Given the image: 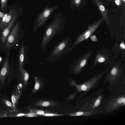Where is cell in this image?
Instances as JSON below:
<instances>
[{
    "mask_svg": "<svg viewBox=\"0 0 125 125\" xmlns=\"http://www.w3.org/2000/svg\"><path fill=\"white\" fill-rule=\"evenodd\" d=\"M65 25V21L62 14L59 12L54 13L52 21L46 28L41 41V47L43 52L52 38L56 34L62 33Z\"/></svg>",
    "mask_w": 125,
    "mask_h": 125,
    "instance_id": "obj_1",
    "label": "cell"
},
{
    "mask_svg": "<svg viewBox=\"0 0 125 125\" xmlns=\"http://www.w3.org/2000/svg\"><path fill=\"white\" fill-rule=\"evenodd\" d=\"M72 45L70 38L67 36L55 46L47 58L49 62H53L57 60L63 55L68 54L70 52Z\"/></svg>",
    "mask_w": 125,
    "mask_h": 125,
    "instance_id": "obj_2",
    "label": "cell"
},
{
    "mask_svg": "<svg viewBox=\"0 0 125 125\" xmlns=\"http://www.w3.org/2000/svg\"><path fill=\"white\" fill-rule=\"evenodd\" d=\"M49 2L42 11L40 13L35 19L34 23L33 34L39 28L43 26L51 16L58 8L56 5L50 6Z\"/></svg>",
    "mask_w": 125,
    "mask_h": 125,
    "instance_id": "obj_3",
    "label": "cell"
},
{
    "mask_svg": "<svg viewBox=\"0 0 125 125\" xmlns=\"http://www.w3.org/2000/svg\"><path fill=\"white\" fill-rule=\"evenodd\" d=\"M104 20L103 18L99 19L89 25L87 29L82 33L78 34L74 43L70 48L69 52L81 42L87 40L90 35L97 30Z\"/></svg>",
    "mask_w": 125,
    "mask_h": 125,
    "instance_id": "obj_4",
    "label": "cell"
},
{
    "mask_svg": "<svg viewBox=\"0 0 125 125\" xmlns=\"http://www.w3.org/2000/svg\"><path fill=\"white\" fill-rule=\"evenodd\" d=\"M113 58L112 53L107 50L101 49L97 51L92 67L101 64L111 63Z\"/></svg>",
    "mask_w": 125,
    "mask_h": 125,
    "instance_id": "obj_5",
    "label": "cell"
},
{
    "mask_svg": "<svg viewBox=\"0 0 125 125\" xmlns=\"http://www.w3.org/2000/svg\"><path fill=\"white\" fill-rule=\"evenodd\" d=\"M92 53L91 50L87 52L75 60L71 67L73 71L75 73L79 72L86 65Z\"/></svg>",
    "mask_w": 125,
    "mask_h": 125,
    "instance_id": "obj_6",
    "label": "cell"
},
{
    "mask_svg": "<svg viewBox=\"0 0 125 125\" xmlns=\"http://www.w3.org/2000/svg\"><path fill=\"white\" fill-rule=\"evenodd\" d=\"M19 25L17 23L10 33L5 42L6 48H10L17 42L19 37Z\"/></svg>",
    "mask_w": 125,
    "mask_h": 125,
    "instance_id": "obj_7",
    "label": "cell"
},
{
    "mask_svg": "<svg viewBox=\"0 0 125 125\" xmlns=\"http://www.w3.org/2000/svg\"><path fill=\"white\" fill-rule=\"evenodd\" d=\"M18 14V13L16 12L14 16L2 31L0 34V39L3 43H5L10 31L17 17Z\"/></svg>",
    "mask_w": 125,
    "mask_h": 125,
    "instance_id": "obj_8",
    "label": "cell"
},
{
    "mask_svg": "<svg viewBox=\"0 0 125 125\" xmlns=\"http://www.w3.org/2000/svg\"><path fill=\"white\" fill-rule=\"evenodd\" d=\"M96 5L103 18L107 24L109 23L108 11L103 4L100 0H94Z\"/></svg>",
    "mask_w": 125,
    "mask_h": 125,
    "instance_id": "obj_9",
    "label": "cell"
},
{
    "mask_svg": "<svg viewBox=\"0 0 125 125\" xmlns=\"http://www.w3.org/2000/svg\"><path fill=\"white\" fill-rule=\"evenodd\" d=\"M9 70V60L7 58L4 62L0 72V80L1 84L3 83L5 78L8 75Z\"/></svg>",
    "mask_w": 125,
    "mask_h": 125,
    "instance_id": "obj_10",
    "label": "cell"
},
{
    "mask_svg": "<svg viewBox=\"0 0 125 125\" xmlns=\"http://www.w3.org/2000/svg\"><path fill=\"white\" fill-rule=\"evenodd\" d=\"M25 56V46L24 42L22 43L20 50L19 61V70L23 68V65L24 62Z\"/></svg>",
    "mask_w": 125,
    "mask_h": 125,
    "instance_id": "obj_11",
    "label": "cell"
},
{
    "mask_svg": "<svg viewBox=\"0 0 125 125\" xmlns=\"http://www.w3.org/2000/svg\"><path fill=\"white\" fill-rule=\"evenodd\" d=\"M20 75L24 83L26 84L29 77L28 73L23 68L19 70Z\"/></svg>",
    "mask_w": 125,
    "mask_h": 125,
    "instance_id": "obj_12",
    "label": "cell"
},
{
    "mask_svg": "<svg viewBox=\"0 0 125 125\" xmlns=\"http://www.w3.org/2000/svg\"><path fill=\"white\" fill-rule=\"evenodd\" d=\"M16 12V10L15 9H13L10 11L6 20L4 24L5 27L14 16Z\"/></svg>",
    "mask_w": 125,
    "mask_h": 125,
    "instance_id": "obj_13",
    "label": "cell"
},
{
    "mask_svg": "<svg viewBox=\"0 0 125 125\" xmlns=\"http://www.w3.org/2000/svg\"><path fill=\"white\" fill-rule=\"evenodd\" d=\"M93 82H91L82 85H77L76 86L77 88L79 91H86L91 86Z\"/></svg>",
    "mask_w": 125,
    "mask_h": 125,
    "instance_id": "obj_14",
    "label": "cell"
},
{
    "mask_svg": "<svg viewBox=\"0 0 125 125\" xmlns=\"http://www.w3.org/2000/svg\"><path fill=\"white\" fill-rule=\"evenodd\" d=\"M81 0H70V3L71 9L73 10L74 7H78L80 5Z\"/></svg>",
    "mask_w": 125,
    "mask_h": 125,
    "instance_id": "obj_15",
    "label": "cell"
},
{
    "mask_svg": "<svg viewBox=\"0 0 125 125\" xmlns=\"http://www.w3.org/2000/svg\"><path fill=\"white\" fill-rule=\"evenodd\" d=\"M8 14L6 13L4 14V16L0 21V30L1 31H2L5 28L4 24L6 18L8 16Z\"/></svg>",
    "mask_w": 125,
    "mask_h": 125,
    "instance_id": "obj_16",
    "label": "cell"
},
{
    "mask_svg": "<svg viewBox=\"0 0 125 125\" xmlns=\"http://www.w3.org/2000/svg\"><path fill=\"white\" fill-rule=\"evenodd\" d=\"M18 96L17 93L16 94H13L11 97V99L13 105L14 107H15L16 104L18 101Z\"/></svg>",
    "mask_w": 125,
    "mask_h": 125,
    "instance_id": "obj_17",
    "label": "cell"
},
{
    "mask_svg": "<svg viewBox=\"0 0 125 125\" xmlns=\"http://www.w3.org/2000/svg\"><path fill=\"white\" fill-rule=\"evenodd\" d=\"M8 0H1V11L4 10L6 9Z\"/></svg>",
    "mask_w": 125,
    "mask_h": 125,
    "instance_id": "obj_18",
    "label": "cell"
},
{
    "mask_svg": "<svg viewBox=\"0 0 125 125\" xmlns=\"http://www.w3.org/2000/svg\"><path fill=\"white\" fill-rule=\"evenodd\" d=\"M38 104V106L43 107H47L49 106L50 103L48 101H44L41 102Z\"/></svg>",
    "mask_w": 125,
    "mask_h": 125,
    "instance_id": "obj_19",
    "label": "cell"
},
{
    "mask_svg": "<svg viewBox=\"0 0 125 125\" xmlns=\"http://www.w3.org/2000/svg\"><path fill=\"white\" fill-rule=\"evenodd\" d=\"M31 112L34 114L35 115H43L45 114L44 111L41 110H31Z\"/></svg>",
    "mask_w": 125,
    "mask_h": 125,
    "instance_id": "obj_20",
    "label": "cell"
},
{
    "mask_svg": "<svg viewBox=\"0 0 125 125\" xmlns=\"http://www.w3.org/2000/svg\"><path fill=\"white\" fill-rule=\"evenodd\" d=\"M28 115V114H24L23 113H20L17 114H9V116L10 117H18L22 116L24 115Z\"/></svg>",
    "mask_w": 125,
    "mask_h": 125,
    "instance_id": "obj_21",
    "label": "cell"
},
{
    "mask_svg": "<svg viewBox=\"0 0 125 125\" xmlns=\"http://www.w3.org/2000/svg\"><path fill=\"white\" fill-rule=\"evenodd\" d=\"M90 40L93 42H96L98 40V39L96 36L94 34H91L89 37Z\"/></svg>",
    "mask_w": 125,
    "mask_h": 125,
    "instance_id": "obj_22",
    "label": "cell"
},
{
    "mask_svg": "<svg viewBox=\"0 0 125 125\" xmlns=\"http://www.w3.org/2000/svg\"><path fill=\"white\" fill-rule=\"evenodd\" d=\"M8 112L6 110H0V117L6 116V114Z\"/></svg>",
    "mask_w": 125,
    "mask_h": 125,
    "instance_id": "obj_23",
    "label": "cell"
},
{
    "mask_svg": "<svg viewBox=\"0 0 125 125\" xmlns=\"http://www.w3.org/2000/svg\"><path fill=\"white\" fill-rule=\"evenodd\" d=\"M83 113L82 112H78L74 114H70V116H79L83 115Z\"/></svg>",
    "mask_w": 125,
    "mask_h": 125,
    "instance_id": "obj_24",
    "label": "cell"
},
{
    "mask_svg": "<svg viewBox=\"0 0 125 125\" xmlns=\"http://www.w3.org/2000/svg\"><path fill=\"white\" fill-rule=\"evenodd\" d=\"M62 115H63L61 114H53L52 113H46L44 114L43 115L46 116H60Z\"/></svg>",
    "mask_w": 125,
    "mask_h": 125,
    "instance_id": "obj_25",
    "label": "cell"
},
{
    "mask_svg": "<svg viewBox=\"0 0 125 125\" xmlns=\"http://www.w3.org/2000/svg\"><path fill=\"white\" fill-rule=\"evenodd\" d=\"M40 85L39 82L36 81L34 86V90L36 91L39 89L40 87Z\"/></svg>",
    "mask_w": 125,
    "mask_h": 125,
    "instance_id": "obj_26",
    "label": "cell"
},
{
    "mask_svg": "<svg viewBox=\"0 0 125 125\" xmlns=\"http://www.w3.org/2000/svg\"><path fill=\"white\" fill-rule=\"evenodd\" d=\"M4 102L6 104L7 106L10 107L12 106V104L9 101L5 100L4 101Z\"/></svg>",
    "mask_w": 125,
    "mask_h": 125,
    "instance_id": "obj_27",
    "label": "cell"
},
{
    "mask_svg": "<svg viewBox=\"0 0 125 125\" xmlns=\"http://www.w3.org/2000/svg\"><path fill=\"white\" fill-rule=\"evenodd\" d=\"M125 99L124 97H121L119 98L117 100V102L119 104H121L125 101Z\"/></svg>",
    "mask_w": 125,
    "mask_h": 125,
    "instance_id": "obj_28",
    "label": "cell"
},
{
    "mask_svg": "<svg viewBox=\"0 0 125 125\" xmlns=\"http://www.w3.org/2000/svg\"><path fill=\"white\" fill-rule=\"evenodd\" d=\"M37 115L34 114L32 112L28 114V115H26V116L27 117H33L37 116Z\"/></svg>",
    "mask_w": 125,
    "mask_h": 125,
    "instance_id": "obj_29",
    "label": "cell"
},
{
    "mask_svg": "<svg viewBox=\"0 0 125 125\" xmlns=\"http://www.w3.org/2000/svg\"><path fill=\"white\" fill-rule=\"evenodd\" d=\"M119 47L120 49L122 50H125V45L124 42H122L119 45Z\"/></svg>",
    "mask_w": 125,
    "mask_h": 125,
    "instance_id": "obj_30",
    "label": "cell"
},
{
    "mask_svg": "<svg viewBox=\"0 0 125 125\" xmlns=\"http://www.w3.org/2000/svg\"><path fill=\"white\" fill-rule=\"evenodd\" d=\"M115 4L118 6H120L121 4V0H114Z\"/></svg>",
    "mask_w": 125,
    "mask_h": 125,
    "instance_id": "obj_31",
    "label": "cell"
},
{
    "mask_svg": "<svg viewBox=\"0 0 125 125\" xmlns=\"http://www.w3.org/2000/svg\"><path fill=\"white\" fill-rule=\"evenodd\" d=\"M100 100L99 99H97L95 103V106H98L100 103Z\"/></svg>",
    "mask_w": 125,
    "mask_h": 125,
    "instance_id": "obj_32",
    "label": "cell"
},
{
    "mask_svg": "<svg viewBox=\"0 0 125 125\" xmlns=\"http://www.w3.org/2000/svg\"><path fill=\"white\" fill-rule=\"evenodd\" d=\"M125 0H121V5L122 6L125 4Z\"/></svg>",
    "mask_w": 125,
    "mask_h": 125,
    "instance_id": "obj_33",
    "label": "cell"
},
{
    "mask_svg": "<svg viewBox=\"0 0 125 125\" xmlns=\"http://www.w3.org/2000/svg\"><path fill=\"white\" fill-rule=\"evenodd\" d=\"M4 14L2 12H0V18H2L4 16Z\"/></svg>",
    "mask_w": 125,
    "mask_h": 125,
    "instance_id": "obj_34",
    "label": "cell"
},
{
    "mask_svg": "<svg viewBox=\"0 0 125 125\" xmlns=\"http://www.w3.org/2000/svg\"><path fill=\"white\" fill-rule=\"evenodd\" d=\"M106 1H109V2H112V1L113 0H105Z\"/></svg>",
    "mask_w": 125,
    "mask_h": 125,
    "instance_id": "obj_35",
    "label": "cell"
},
{
    "mask_svg": "<svg viewBox=\"0 0 125 125\" xmlns=\"http://www.w3.org/2000/svg\"><path fill=\"white\" fill-rule=\"evenodd\" d=\"M2 58L0 56V63L1 61H2Z\"/></svg>",
    "mask_w": 125,
    "mask_h": 125,
    "instance_id": "obj_36",
    "label": "cell"
}]
</instances>
